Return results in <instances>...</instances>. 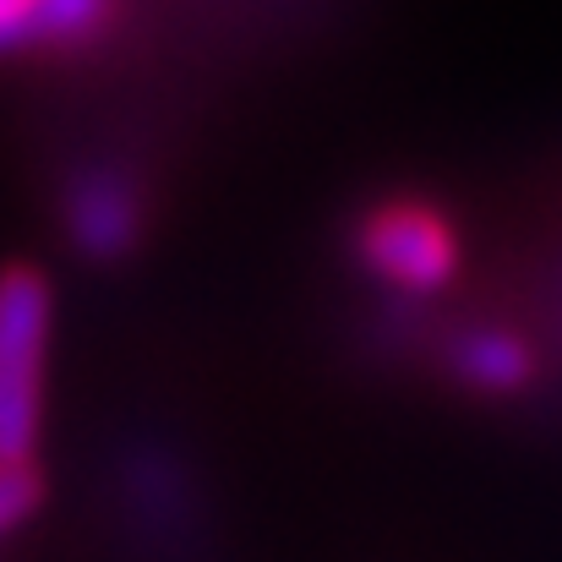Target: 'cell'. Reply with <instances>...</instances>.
I'll return each instance as SVG.
<instances>
[{
  "mask_svg": "<svg viewBox=\"0 0 562 562\" xmlns=\"http://www.w3.org/2000/svg\"><path fill=\"white\" fill-rule=\"evenodd\" d=\"M49 350V284L33 268L0 273V464H27L38 437Z\"/></svg>",
  "mask_w": 562,
  "mask_h": 562,
  "instance_id": "obj_1",
  "label": "cell"
},
{
  "mask_svg": "<svg viewBox=\"0 0 562 562\" xmlns=\"http://www.w3.org/2000/svg\"><path fill=\"white\" fill-rule=\"evenodd\" d=\"M356 251L361 262L382 273L387 284L409 290V295H426V290H442L453 279V262H459V235L453 224L426 207V202H382L361 218L356 229Z\"/></svg>",
  "mask_w": 562,
  "mask_h": 562,
  "instance_id": "obj_2",
  "label": "cell"
},
{
  "mask_svg": "<svg viewBox=\"0 0 562 562\" xmlns=\"http://www.w3.org/2000/svg\"><path fill=\"white\" fill-rule=\"evenodd\" d=\"M137 229H143V202L121 170H82L66 187V235L77 240V251L99 262L126 257Z\"/></svg>",
  "mask_w": 562,
  "mask_h": 562,
  "instance_id": "obj_3",
  "label": "cell"
},
{
  "mask_svg": "<svg viewBox=\"0 0 562 562\" xmlns=\"http://www.w3.org/2000/svg\"><path fill=\"white\" fill-rule=\"evenodd\" d=\"M448 361H453V372L464 376L470 387H481V393H519V387L536 376L530 345L514 339V334H503V328H475V334H464V339L448 350Z\"/></svg>",
  "mask_w": 562,
  "mask_h": 562,
  "instance_id": "obj_4",
  "label": "cell"
},
{
  "mask_svg": "<svg viewBox=\"0 0 562 562\" xmlns=\"http://www.w3.org/2000/svg\"><path fill=\"white\" fill-rule=\"evenodd\" d=\"M38 497H44V486H38L33 464H0V536L11 525H22L38 508Z\"/></svg>",
  "mask_w": 562,
  "mask_h": 562,
  "instance_id": "obj_5",
  "label": "cell"
}]
</instances>
